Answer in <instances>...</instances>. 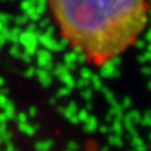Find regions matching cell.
Listing matches in <instances>:
<instances>
[{"mask_svg":"<svg viewBox=\"0 0 151 151\" xmlns=\"http://www.w3.org/2000/svg\"><path fill=\"white\" fill-rule=\"evenodd\" d=\"M7 132V125L6 124H0V134H4Z\"/></svg>","mask_w":151,"mask_h":151,"instance_id":"cell-24","label":"cell"},{"mask_svg":"<svg viewBox=\"0 0 151 151\" xmlns=\"http://www.w3.org/2000/svg\"><path fill=\"white\" fill-rule=\"evenodd\" d=\"M38 65L42 67V69H45L48 71H52V64H51V57L47 52H40L38 54Z\"/></svg>","mask_w":151,"mask_h":151,"instance_id":"cell-3","label":"cell"},{"mask_svg":"<svg viewBox=\"0 0 151 151\" xmlns=\"http://www.w3.org/2000/svg\"><path fill=\"white\" fill-rule=\"evenodd\" d=\"M7 120H10V119H9L7 116L5 114V112H4V111L0 112V124H6Z\"/></svg>","mask_w":151,"mask_h":151,"instance_id":"cell-20","label":"cell"},{"mask_svg":"<svg viewBox=\"0 0 151 151\" xmlns=\"http://www.w3.org/2000/svg\"><path fill=\"white\" fill-rule=\"evenodd\" d=\"M60 80H61V82L65 86V87H68V88H70V89H73L75 86H76V82H75V79L73 78V75L70 74V73H67L65 75H63V76H61L60 78Z\"/></svg>","mask_w":151,"mask_h":151,"instance_id":"cell-6","label":"cell"},{"mask_svg":"<svg viewBox=\"0 0 151 151\" xmlns=\"http://www.w3.org/2000/svg\"><path fill=\"white\" fill-rule=\"evenodd\" d=\"M4 112H5V114L7 116L9 119H16V117H17L16 116V107L12 102H10V105L4 109Z\"/></svg>","mask_w":151,"mask_h":151,"instance_id":"cell-8","label":"cell"},{"mask_svg":"<svg viewBox=\"0 0 151 151\" xmlns=\"http://www.w3.org/2000/svg\"><path fill=\"white\" fill-rule=\"evenodd\" d=\"M57 96H52L50 100H49V102H50V105H56V102H57Z\"/></svg>","mask_w":151,"mask_h":151,"instance_id":"cell-26","label":"cell"},{"mask_svg":"<svg viewBox=\"0 0 151 151\" xmlns=\"http://www.w3.org/2000/svg\"><path fill=\"white\" fill-rule=\"evenodd\" d=\"M67 73H69V69L65 67V64H58L52 69V74L55 76H57L58 79L61 76H63V75H65Z\"/></svg>","mask_w":151,"mask_h":151,"instance_id":"cell-7","label":"cell"},{"mask_svg":"<svg viewBox=\"0 0 151 151\" xmlns=\"http://www.w3.org/2000/svg\"><path fill=\"white\" fill-rule=\"evenodd\" d=\"M70 92H71V89L64 86V87H62L61 89H58L56 96H57V98H65V96H68V95L70 94Z\"/></svg>","mask_w":151,"mask_h":151,"instance_id":"cell-10","label":"cell"},{"mask_svg":"<svg viewBox=\"0 0 151 151\" xmlns=\"http://www.w3.org/2000/svg\"><path fill=\"white\" fill-rule=\"evenodd\" d=\"M67 109H68V112L70 113V114H76V113H79L78 112V105H76V102H74V101H70L68 104Z\"/></svg>","mask_w":151,"mask_h":151,"instance_id":"cell-12","label":"cell"},{"mask_svg":"<svg viewBox=\"0 0 151 151\" xmlns=\"http://www.w3.org/2000/svg\"><path fill=\"white\" fill-rule=\"evenodd\" d=\"M10 100H9V96L7 95H1L0 94V108H3V111L10 105Z\"/></svg>","mask_w":151,"mask_h":151,"instance_id":"cell-11","label":"cell"},{"mask_svg":"<svg viewBox=\"0 0 151 151\" xmlns=\"http://www.w3.org/2000/svg\"><path fill=\"white\" fill-rule=\"evenodd\" d=\"M29 118H30V117H29L27 113L20 112V113H18L17 117H16V122L18 123V125H20V124H25V123H27V119H29Z\"/></svg>","mask_w":151,"mask_h":151,"instance_id":"cell-9","label":"cell"},{"mask_svg":"<svg viewBox=\"0 0 151 151\" xmlns=\"http://www.w3.org/2000/svg\"><path fill=\"white\" fill-rule=\"evenodd\" d=\"M74 52L96 64L118 60L149 24L151 0H45Z\"/></svg>","mask_w":151,"mask_h":151,"instance_id":"cell-1","label":"cell"},{"mask_svg":"<svg viewBox=\"0 0 151 151\" xmlns=\"http://www.w3.org/2000/svg\"><path fill=\"white\" fill-rule=\"evenodd\" d=\"M64 151H71V150H69V149H65V150H64Z\"/></svg>","mask_w":151,"mask_h":151,"instance_id":"cell-32","label":"cell"},{"mask_svg":"<svg viewBox=\"0 0 151 151\" xmlns=\"http://www.w3.org/2000/svg\"><path fill=\"white\" fill-rule=\"evenodd\" d=\"M11 54H12V55H13V56H16V57H19V56H20V55H19V52H18V50H17V49H12V50H11Z\"/></svg>","mask_w":151,"mask_h":151,"instance_id":"cell-28","label":"cell"},{"mask_svg":"<svg viewBox=\"0 0 151 151\" xmlns=\"http://www.w3.org/2000/svg\"><path fill=\"white\" fill-rule=\"evenodd\" d=\"M80 75H81V79H85V80H88V81L92 78L91 70L89 69H86V68H83L82 70H80Z\"/></svg>","mask_w":151,"mask_h":151,"instance_id":"cell-15","label":"cell"},{"mask_svg":"<svg viewBox=\"0 0 151 151\" xmlns=\"http://www.w3.org/2000/svg\"><path fill=\"white\" fill-rule=\"evenodd\" d=\"M18 129H19V131L23 132L24 134H26V136H29V137H32V136L37 132V130H38V126L25 123V124H20V125H18Z\"/></svg>","mask_w":151,"mask_h":151,"instance_id":"cell-4","label":"cell"},{"mask_svg":"<svg viewBox=\"0 0 151 151\" xmlns=\"http://www.w3.org/2000/svg\"><path fill=\"white\" fill-rule=\"evenodd\" d=\"M12 137H13V134L11 133V132H5L4 134H1V138H3V142L5 143V144H7V143H11V140H12Z\"/></svg>","mask_w":151,"mask_h":151,"instance_id":"cell-17","label":"cell"},{"mask_svg":"<svg viewBox=\"0 0 151 151\" xmlns=\"http://www.w3.org/2000/svg\"><path fill=\"white\" fill-rule=\"evenodd\" d=\"M91 95H92V93H91L89 89H85V91L82 92V96H83L86 100H88V99L91 98Z\"/></svg>","mask_w":151,"mask_h":151,"instance_id":"cell-22","label":"cell"},{"mask_svg":"<svg viewBox=\"0 0 151 151\" xmlns=\"http://www.w3.org/2000/svg\"><path fill=\"white\" fill-rule=\"evenodd\" d=\"M93 83H94L95 87H100V81H99L98 78H94V79H93Z\"/></svg>","mask_w":151,"mask_h":151,"instance_id":"cell-27","label":"cell"},{"mask_svg":"<svg viewBox=\"0 0 151 151\" xmlns=\"http://www.w3.org/2000/svg\"><path fill=\"white\" fill-rule=\"evenodd\" d=\"M0 94H1V95H9V89L6 87L1 88V89H0Z\"/></svg>","mask_w":151,"mask_h":151,"instance_id":"cell-25","label":"cell"},{"mask_svg":"<svg viewBox=\"0 0 151 151\" xmlns=\"http://www.w3.org/2000/svg\"><path fill=\"white\" fill-rule=\"evenodd\" d=\"M5 151H16V147H14L13 143H7L6 147H5Z\"/></svg>","mask_w":151,"mask_h":151,"instance_id":"cell-23","label":"cell"},{"mask_svg":"<svg viewBox=\"0 0 151 151\" xmlns=\"http://www.w3.org/2000/svg\"><path fill=\"white\" fill-rule=\"evenodd\" d=\"M27 114L30 118H35L37 116V108L35 106H31L29 109H27Z\"/></svg>","mask_w":151,"mask_h":151,"instance_id":"cell-19","label":"cell"},{"mask_svg":"<svg viewBox=\"0 0 151 151\" xmlns=\"http://www.w3.org/2000/svg\"><path fill=\"white\" fill-rule=\"evenodd\" d=\"M37 79H38V81H40V83L43 86V87H49V86H51V83H52V78H51V75H50V73L48 71V70H45V69H40V70H37Z\"/></svg>","mask_w":151,"mask_h":151,"instance_id":"cell-2","label":"cell"},{"mask_svg":"<svg viewBox=\"0 0 151 151\" xmlns=\"http://www.w3.org/2000/svg\"><path fill=\"white\" fill-rule=\"evenodd\" d=\"M94 126H95V120L93 117H91L87 122H86V130L87 131H93L94 130Z\"/></svg>","mask_w":151,"mask_h":151,"instance_id":"cell-16","label":"cell"},{"mask_svg":"<svg viewBox=\"0 0 151 151\" xmlns=\"http://www.w3.org/2000/svg\"><path fill=\"white\" fill-rule=\"evenodd\" d=\"M23 60H24L25 62H30V61H31V56H30V55H24V56H23Z\"/></svg>","mask_w":151,"mask_h":151,"instance_id":"cell-29","label":"cell"},{"mask_svg":"<svg viewBox=\"0 0 151 151\" xmlns=\"http://www.w3.org/2000/svg\"><path fill=\"white\" fill-rule=\"evenodd\" d=\"M78 117H79V120H80V122H85V123L89 119L88 113H87V111H86V109H81V111H79Z\"/></svg>","mask_w":151,"mask_h":151,"instance_id":"cell-14","label":"cell"},{"mask_svg":"<svg viewBox=\"0 0 151 151\" xmlns=\"http://www.w3.org/2000/svg\"><path fill=\"white\" fill-rule=\"evenodd\" d=\"M87 85H88V80H85V79H81V80H79V81L76 82V86H78L79 88H85Z\"/></svg>","mask_w":151,"mask_h":151,"instance_id":"cell-21","label":"cell"},{"mask_svg":"<svg viewBox=\"0 0 151 151\" xmlns=\"http://www.w3.org/2000/svg\"><path fill=\"white\" fill-rule=\"evenodd\" d=\"M4 85H5V80H4V78L0 76V89L4 88Z\"/></svg>","mask_w":151,"mask_h":151,"instance_id":"cell-30","label":"cell"},{"mask_svg":"<svg viewBox=\"0 0 151 151\" xmlns=\"http://www.w3.org/2000/svg\"><path fill=\"white\" fill-rule=\"evenodd\" d=\"M4 142H3V138H1V134H0V145H1Z\"/></svg>","mask_w":151,"mask_h":151,"instance_id":"cell-31","label":"cell"},{"mask_svg":"<svg viewBox=\"0 0 151 151\" xmlns=\"http://www.w3.org/2000/svg\"><path fill=\"white\" fill-rule=\"evenodd\" d=\"M36 75H37V70H36L33 67H30V68H27V69L24 71V76L27 78V79H31V78L36 76Z\"/></svg>","mask_w":151,"mask_h":151,"instance_id":"cell-13","label":"cell"},{"mask_svg":"<svg viewBox=\"0 0 151 151\" xmlns=\"http://www.w3.org/2000/svg\"><path fill=\"white\" fill-rule=\"evenodd\" d=\"M54 146V142L52 140H40L35 144V149L36 151H50Z\"/></svg>","mask_w":151,"mask_h":151,"instance_id":"cell-5","label":"cell"},{"mask_svg":"<svg viewBox=\"0 0 151 151\" xmlns=\"http://www.w3.org/2000/svg\"><path fill=\"white\" fill-rule=\"evenodd\" d=\"M16 151H18V150H17V149H16Z\"/></svg>","mask_w":151,"mask_h":151,"instance_id":"cell-33","label":"cell"},{"mask_svg":"<svg viewBox=\"0 0 151 151\" xmlns=\"http://www.w3.org/2000/svg\"><path fill=\"white\" fill-rule=\"evenodd\" d=\"M67 149H69L71 151H76V150H79V144L76 142H69L67 144Z\"/></svg>","mask_w":151,"mask_h":151,"instance_id":"cell-18","label":"cell"}]
</instances>
